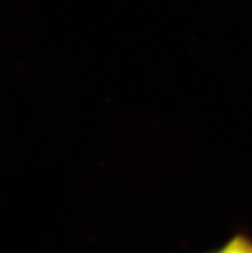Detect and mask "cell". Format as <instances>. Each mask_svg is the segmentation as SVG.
<instances>
[{
  "label": "cell",
  "instance_id": "obj_1",
  "mask_svg": "<svg viewBox=\"0 0 252 253\" xmlns=\"http://www.w3.org/2000/svg\"><path fill=\"white\" fill-rule=\"evenodd\" d=\"M216 253H252V241L246 235H237Z\"/></svg>",
  "mask_w": 252,
  "mask_h": 253
}]
</instances>
